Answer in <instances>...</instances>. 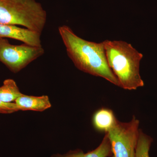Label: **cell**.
<instances>
[{"label":"cell","instance_id":"cell-1","mask_svg":"<svg viewBox=\"0 0 157 157\" xmlns=\"http://www.w3.org/2000/svg\"><path fill=\"white\" fill-rule=\"evenodd\" d=\"M59 32L68 56L77 69L102 77L120 87L117 78L108 65L103 42L97 43L82 39L67 25L60 26Z\"/></svg>","mask_w":157,"mask_h":157},{"label":"cell","instance_id":"cell-2","mask_svg":"<svg viewBox=\"0 0 157 157\" xmlns=\"http://www.w3.org/2000/svg\"><path fill=\"white\" fill-rule=\"evenodd\" d=\"M103 42L108 65L120 87L131 90L143 86L144 82L140 74L142 54L124 41L106 40Z\"/></svg>","mask_w":157,"mask_h":157},{"label":"cell","instance_id":"cell-3","mask_svg":"<svg viewBox=\"0 0 157 157\" xmlns=\"http://www.w3.org/2000/svg\"><path fill=\"white\" fill-rule=\"evenodd\" d=\"M47 14L36 0H0V23L21 25L42 33Z\"/></svg>","mask_w":157,"mask_h":157},{"label":"cell","instance_id":"cell-4","mask_svg":"<svg viewBox=\"0 0 157 157\" xmlns=\"http://www.w3.org/2000/svg\"><path fill=\"white\" fill-rule=\"evenodd\" d=\"M139 121L135 116L129 122L117 121L106 132L111 144L113 157H135L139 138Z\"/></svg>","mask_w":157,"mask_h":157},{"label":"cell","instance_id":"cell-5","mask_svg":"<svg viewBox=\"0 0 157 157\" xmlns=\"http://www.w3.org/2000/svg\"><path fill=\"white\" fill-rule=\"evenodd\" d=\"M44 52L42 47H34L25 44L12 45L7 39L0 38V62L14 73L19 72L42 56Z\"/></svg>","mask_w":157,"mask_h":157},{"label":"cell","instance_id":"cell-6","mask_svg":"<svg viewBox=\"0 0 157 157\" xmlns=\"http://www.w3.org/2000/svg\"><path fill=\"white\" fill-rule=\"evenodd\" d=\"M41 34L16 25L0 23V38H10L19 40L26 45L42 47Z\"/></svg>","mask_w":157,"mask_h":157},{"label":"cell","instance_id":"cell-7","mask_svg":"<svg viewBox=\"0 0 157 157\" xmlns=\"http://www.w3.org/2000/svg\"><path fill=\"white\" fill-rule=\"evenodd\" d=\"M113 157L110 140L107 133L99 146L94 150L83 152L81 150L70 151L63 155L55 154L51 157Z\"/></svg>","mask_w":157,"mask_h":157},{"label":"cell","instance_id":"cell-8","mask_svg":"<svg viewBox=\"0 0 157 157\" xmlns=\"http://www.w3.org/2000/svg\"><path fill=\"white\" fill-rule=\"evenodd\" d=\"M15 103L20 110H34L43 111L51 107L49 98L47 96L40 97L28 96L22 94L16 99Z\"/></svg>","mask_w":157,"mask_h":157},{"label":"cell","instance_id":"cell-9","mask_svg":"<svg viewBox=\"0 0 157 157\" xmlns=\"http://www.w3.org/2000/svg\"><path fill=\"white\" fill-rule=\"evenodd\" d=\"M117 121L113 111L108 108H101L93 116V125L98 132L106 133L113 127Z\"/></svg>","mask_w":157,"mask_h":157},{"label":"cell","instance_id":"cell-10","mask_svg":"<svg viewBox=\"0 0 157 157\" xmlns=\"http://www.w3.org/2000/svg\"><path fill=\"white\" fill-rule=\"evenodd\" d=\"M22 94L13 79H6L0 87V100L6 103H13Z\"/></svg>","mask_w":157,"mask_h":157},{"label":"cell","instance_id":"cell-11","mask_svg":"<svg viewBox=\"0 0 157 157\" xmlns=\"http://www.w3.org/2000/svg\"><path fill=\"white\" fill-rule=\"evenodd\" d=\"M153 139L140 130L139 138L135 150V157H150L149 152Z\"/></svg>","mask_w":157,"mask_h":157},{"label":"cell","instance_id":"cell-12","mask_svg":"<svg viewBox=\"0 0 157 157\" xmlns=\"http://www.w3.org/2000/svg\"><path fill=\"white\" fill-rule=\"evenodd\" d=\"M20 110L15 103H6L0 100V113H11Z\"/></svg>","mask_w":157,"mask_h":157}]
</instances>
